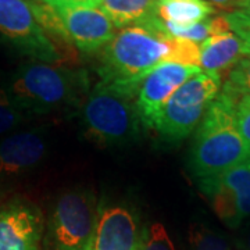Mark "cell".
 Segmentation results:
<instances>
[{
    "label": "cell",
    "mask_w": 250,
    "mask_h": 250,
    "mask_svg": "<svg viewBox=\"0 0 250 250\" xmlns=\"http://www.w3.org/2000/svg\"><path fill=\"white\" fill-rule=\"evenodd\" d=\"M200 45L143 25L123 28L99 54L100 81L138 93L142 80L164 62L199 67Z\"/></svg>",
    "instance_id": "cell-1"
},
{
    "label": "cell",
    "mask_w": 250,
    "mask_h": 250,
    "mask_svg": "<svg viewBox=\"0 0 250 250\" xmlns=\"http://www.w3.org/2000/svg\"><path fill=\"white\" fill-rule=\"evenodd\" d=\"M238 99L224 88L199 124L190 153V167L199 179L223 174L250 156L235 118Z\"/></svg>",
    "instance_id": "cell-2"
},
{
    "label": "cell",
    "mask_w": 250,
    "mask_h": 250,
    "mask_svg": "<svg viewBox=\"0 0 250 250\" xmlns=\"http://www.w3.org/2000/svg\"><path fill=\"white\" fill-rule=\"evenodd\" d=\"M7 90L27 114L49 113L83 104L89 77L83 68L31 62L18 68Z\"/></svg>",
    "instance_id": "cell-3"
},
{
    "label": "cell",
    "mask_w": 250,
    "mask_h": 250,
    "mask_svg": "<svg viewBox=\"0 0 250 250\" xmlns=\"http://www.w3.org/2000/svg\"><path fill=\"white\" fill-rule=\"evenodd\" d=\"M134 92L99 81L82 104L85 136L98 145L126 142L138 131Z\"/></svg>",
    "instance_id": "cell-4"
},
{
    "label": "cell",
    "mask_w": 250,
    "mask_h": 250,
    "mask_svg": "<svg viewBox=\"0 0 250 250\" xmlns=\"http://www.w3.org/2000/svg\"><path fill=\"white\" fill-rule=\"evenodd\" d=\"M221 89L220 72L200 71L182 83L161 108L154 128L167 141L190 135Z\"/></svg>",
    "instance_id": "cell-5"
},
{
    "label": "cell",
    "mask_w": 250,
    "mask_h": 250,
    "mask_svg": "<svg viewBox=\"0 0 250 250\" xmlns=\"http://www.w3.org/2000/svg\"><path fill=\"white\" fill-rule=\"evenodd\" d=\"M98 217V202L92 190L64 192L56 202L49 224L53 249L90 250Z\"/></svg>",
    "instance_id": "cell-6"
},
{
    "label": "cell",
    "mask_w": 250,
    "mask_h": 250,
    "mask_svg": "<svg viewBox=\"0 0 250 250\" xmlns=\"http://www.w3.org/2000/svg\"><path fill=\"white\" fill-rule=\"evenodd\" d=\"M0 41L34 62L62 64V52L38 21L34 0H0Z\"/></svg>",
    "instance_id": "cell-7"
},
{
    "label": "cell",
    "mask_w": 250,
    "mask_h": 250,
    "mask_svg": "<svg viewBox=\"0 0 250 250\" xmlns=\"http://www.w3.org/2000/svg\"><path fill=\"white\" fill-rule=\"evenodd\" d=\"M215 214L232 228L250 215V156L223 174L199 179Z\"/></svg>",
    "instance_id": "cell-8"
},
{
    "label": "cell",
    "mask_w": 250,
    "mask_h": 250,
    "mask_svg": "<svg viewBox=\"0 0 250 250\" xmlns=\"http://www.w3.org/2000/svg\"><path fill=\"white\" fill-rule=\"evenodd\" d=\"M202 71L197 65L164 62L154 67L142 82L136 93V110L146 126L154 128L161 108L171 95L189 78Z\"/></svg>",
    "instance_id": "cell-9"
},
{
    "label": "cell",
    "mask_w": 250,
    "mask_h": 250,
    "mask_svg": "<svg viewBox=\"0 0 250 250\" xmlns=\"http://www.w3.org/2000/svg\"><path fill=\"white\" fill-rule=\"evenodd\" d=\"M71 42L82 53L100 52L116 36V27L96 6H70L53 9Z\"/></svg>",
    "instance_id": "cell-10"
},
{
    "label": "cell",
    "mask_w": 250,
    "mask_h": 250,
    "mask_svg": "<svg viewBox=\"0 0 250 250\" xmlns=\"http://www.w3.org/2000/svg\"><path fill=\"white\" fill-rule=\"evenodd\" d=\"M43 218L27 200L14 199L0 206V250H41Z\"/></svg>",
    "instance_id": "cell-11"
},
{
    "label": "cell",
    "mask_w": 250,
    "mask_h": 250,
    "mask_svg": "<svg viewBox=\"0 0 250 250\" xmlns=\"http://www.w3.org/2000/svg\"><path fill=\"white\" fill-rule=\"evenodd\" d=\"M145 241L138 217L128 207L113 206L99 211L90 250H143Z\"/></svg>",
    "instance_id": "cell-12"
},
{
    "label": "cell",
    "mask_w": 250,
    "mask_h": 250,
    "mask_svg": "<svg viewBox=\"0 0 250 250\" xmlns=\"http://www.w3.org/2000/svg\"><path fill=\"white\" fill-rule=\"evenodd\" d=\"M45 138L39 131L10 135L0 142V177L27 172L45 157Z\"/></svg>",
    "instance_id": "cell-13"
},
{
    "label": "cell",
    "mask_w": 250,
    "mask_h": 250,
    "mask_svg": "<svg viewBox=\"0 0 250 250\" xmlns=\"http://www.w3.org/2000/svg\"><path fill=\"white\" fill-rule=\"evenodd\" d=\"M242 41L232 31L207 38L200 43V70L218 72L233 67L242 59Z\"/></svg>",
    "instance_id": "cell-14"
},
{
    "label": "cell",
    "mask_w": 250,
    "mask_h": 250,
    "mask_svg": "<svg viewBox=\"0 0 250 250\" xmlns=\"http://www.w3.org/2000/svg\"><path fill=\"white\" fill-rule=\"evenodd\" d=\"M96 7L102 10L114 27L143 25L156 17L157 0H98Z\"/></svg>",
    "instance_id": "cell-15"
},
{
    "label": "cell",
    "mask_w": 250,
    "mask_h": 250,
    "mask_svg": "<svg viewBox=\"0 0 250 250\" xmlns=\"http://www.w3.org/2000/svg\"><path fill=\"white\" fill-rule=\"evenodd\" d=\"M214 13V7L206 0H157L156 7V17L175 25L196 24Z\"/></svg>",
    "instance_id": "cell-16"
},
{
    "label": "cell",
    "mask_w": 250,
    "mask_h": 250,
    "mask_svg": "<svg viewBox=\"0 0 250 250\" xmlns=\"http://www.w3.org/2000/svg\"><path fill=\"white\" fill-rule=\"evenodd\" d=\"M25 118L27 113L10 95L9 90L0 88V135L14 129Z\"/></svg>",
    "instance_id": "cell-17"
},
{
    "label": "cell",
    "mask_w": 250,
    "mask_h": 250,
    "mask_svg": "<svg viewBox=\"0 0 250 250\" xmlns=\"http://www.w3.org/2000/svg\"><path fill=\"white\" fill-rule=\"evenodd\" d=\"M189 241L192 250H228L223 236L205 225H193L190 228Z\"/></svg>",
    "instance_id": "cell-18"
},
{
    "label": "cell",
    "mask_w": 250,
    "mask_h": 250,
    "mask_svg": "<svg viewBox=\"0 0 250 250\" xmlns=\"http://www.w3.org/2000/svg\"><path fill=\"white\" fill-rule=\"evenodd\" d=\"M224 88L238 98L242 95H250V56H243L233 65Z\"/></svg>",
    "instance_id": "cell-19"
},
{
    "label": "cell",
    "mask_w": 250,
    "mask_h": 250,
    "mask_svg": "<svg viewBox=\"0 0 250 250\" xmlns=\"http://www.w3.org/2000/svg\"><path fill=\"white\" fill-rule=\"evenodd\" d=\"M229 28L242 41V54L250 56V16L241 10H233L224 14Z\"/></svg>",
    "instance_id": "cell-20"
},
{
    "label": "cell",
    "mask_w": 250,
    "mask_h": 250,
    "mask_svg": "<svg viewBox=\"0 0 250 250\" xmlns=\"http://www.w3.org/2000/svg\"><path fill=\"white\" fill-rule=\"evenodd\" d=\"M143 250H175L164 225L159 223L153 224L150 229L146 232Z\"/></svg>",
    "instance_id": "cell-21"
},
{
    "label": "cell",
    "mask_w": 250,
    "mask_h": 250,
    "mask_svg": "<svg viewBox=\"0 0 250 250\" xmlns=\"http://www.w3.org/2000/svg\"><path fill=\"white\" fill-rule=\"evenodd\" d=\"M235 118L242 138L250 149V95H242L236 100Z\"/></svg>",
    "instance_id": "cell-22"
},
{
    "label": "cell",
    "mask_w": 250,
    "mask_h": 250,
    "mask_svg": "<svg viewBox=\"0 0 250 250\" xmlns=\"http://www.w3.org/2000/svg\"><path fill=\"white\" fill-rule=\"evenodd\" d=\"M50 9L70 7V6H96L98 0H41Z\"/></svg>",
    "instance_id": "cell-23"
},
{
    "label": "cell",
    "mask_w": 250,
    "mask_h": 250,
    "mask_svg": "<svg viewBox=\"0 0 250 250\" xmlns=\"http://www.w3.org/2000/svg\"><path fill=\"white\" fill-rule=\"evenodd\" d=\"M207 3L210 4H214L217 7L224 10H241L242 4H243V0H206Z\"/></svg>",
    "instance_id": "cell-24"
},
{
    "label": "cell",
    "mask_w": 250,
    "mask_h": 250,
    "mask_svg": "<svg viewBox=\"0 0 250 250\" xmlns=\"http://www.w3.org/2000/svg\"><path fill=\"white\" fill-rule=\"evenodd\" d=\"M241 11H243V13H246L248 16H250V0H243Z\"/></svg>",
    "instance_id": "cell-25"
},
{
    "label": "cell",
    "mask_w": 250,
    "mask_h": 250,
    "mask_svg": "<svg viewBox=\"0 0 250 250\" xmlns=\"http://www.w3.org/2000/svg\"><path fill=\"white\" fill-rule=\"evenodd\" d=\"M246 248H248V250H250V233L248 235V238H246Z\"/></svg>",
    "instance_id": "cell-26"
}]
</instances>
